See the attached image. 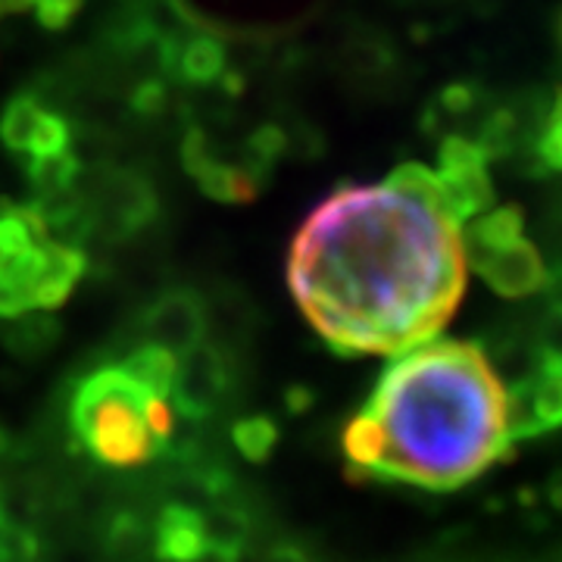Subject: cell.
<instances>
[{
	"mask_svg": "<svg viewBox=\"0 0 562 562\" xmlns=\"http://www.w3.org/2000/svg\"><path fill=\"white\" fill-rule=\"evenodd\" d=\"M465 216L441 176L406 162L335 191L306 216L288 284L306 322L344 357H397L438 338L465 294Z\"/></svg>",
	"mask_w": 562,
	"mask_h": 562,
	"instance_id": "6da1fadb",
	"label": "cell"
},
{
	"mask_svg": "<svg viewBox=\"0 0 562 562\" xmlns=\"http://www.w3.org/2000/svg\"><path fill=\"white\" fill-rule=\"evenodd\" d=\"M506 384L479 344L403 350L344 428L357 479L457 491L509 453Z\"/></svg>",
	"mask_w": 562,
	"mask_h": 562,
	"instance_id": "7a4b0ae2",
	"label": "cell"
},
{
	"mask_svg": "<svg viewBox=\"0 0 562 562\" xmlns=\"http://www.w3.org/2000/svg\"><path fill=\"white\" fill-rule=\"evenodd\" d=\"M172 413L169 397L140 382L125 362L91 372L69 401L76 441L88 457L116 469L154 460L172 438Z\"/></svg>",
	"mask_w": 562,
	"mask_h": 562,
	"instance_id": "3957f363",
	"label": "cell"
},
{
	"mask_svg": "<svg viewBox=\"0 0 562 562\" xmlns=\"http://www.w3.org/2000/svg\"><path fill=\"white\" fill-rule=\"evenodd\" d=\"M81 269L79 250L57 241L38 216L22 210L0 216V316L60 306Z\"/></svg>",
	"mask_w": 562,
	"mask_h": 562,
	"instance_id": "277c9868",
	"label": "cell"
},
{
	"mask_svg": "<svg viewBox=\"0 0 562 562\" xmlns=\"http://www.w3.org/2000/svg\"><path fill=\"white\" fill-rule=\"evenodd\" d=\"M465 262L503 297H528L547 284L538 247L528 241L519 210H484L462 228Z\"/></svg>",
	"mask_w": 562,
	"mask_h": 562,
	"instance_id": "5b68a950",
	"label": "cell"
},
{
	"mask_svg": "<svg viewBox=\"0 0 562 562\" xmlns=\"http://www.w3.org/2000/svg\"><path fill=\"white\" fill-rule=\"evenodd\" d=\"M509 441H531L562 428V362H535L513 387H506Z\"/></svg>",
	"mask_w": 562,
	"mask_h": 562,
	"instance_id": "8992f818",
	"label": "cell"
},
{
	"mask_svg": "<svg viewBox=\"0 0 562 562\" xmlns=\"http://www.w3.org/2000/svg\"><path fill=\"white\" fill-rule=\"evenodd\" d=\"M228 394V366L210 347H194L176 366V382L169 391L172 409L188 419H206Z\"/></svg>",
	"mask_w": 562,
	"mask_h": 562,
	"instance_id": "52a82bcc",
	"label": "cell"
},
{
	"mask_svg": "<svg viewBox=\"0 0 562 562\" xmlns=\"http://www.w3.org/2000/svg\"><path fill=\"white\" fill-rule=\"evenodd\" d=\"M154 553L160 562H228L216 550L203 506L169 503L154 528Z\"/></svg>",
	"mask_w": 562,
	"mask_h": 562,
	"instance_id": "ba28073f",
	"label": "cell"
},
{
	"mask_svg": "<svg viewBox=\"0 0 562 562\" xmlns=\"http://www.w3.org/2000/svg\"><path fill=\"white\" fill-rule=\"evenodd\" d=\"M3 138L13 150L25 154L41 166H60L66 162L69 132L66 122L47 113L35 101H16L3 116Z\"/></svg>",
	"mask_w": 562,
	"mask_h": 562,
	"instance_id": "9c48e42d",
	"label": "cell"
},
{
	"mask_svg": "<svg viewBox=\"0 0 562 562\" xmlns=\"http://www.w3.org/2000/svg\"><path fill=\"white\" fill-rule=\"evenodd\" d=\"M144 331H147L150 347H160L166 353H172L176 360H181L184 353L201 347L203 310L194 297L172 294L147 313Z\"/></svg>",
	"mask_w": 562,
	"mask_h": 562,
	"instance_id": "30bf717a",
	"label": "cell"
},
{
	"mask_svg": "<svg viewBox=\"0 0 562 562\" xmlns=\"http://www.w3.org/2000/svg\"><path fill=\"white\" fill-rule=\"evenodd\" d=\"M232 438H235V447H238L244 460L262 462L279 443V428H276V422L266 419V416H250V419H241L235 425Z\"/></svg>",
	"mask_w": 562,
	"mask_h": 562,
	"instance_id": "8fae6325",
	"label": "cell"
},
{
	"mask_svg": "<svg viewBox=\"0 0 562 562\" xmlns=\"http://www.w3.org/2000/svg\"><path fill=\"white\" fill-rule=\"evenodd\" d=\"M538 353L547 360L562 362V294L553 297L538 322Z\"/></svg>",
	"mask_w": 562,
	"mask_h": 562,
	"instance_id": "7c38bea8",
	"label": "cell"
},
{
	"mask_svg": "<svg viewBox=\"0 0 562 562\" xmlns=\"http://www.w3.org/2000/svg\"><path fill=\"white\" fill-rule=\"evenodd\" d=\"M7 10H29L35 13L44 25H63L79 10V0H0Z\"/></svg>",
	"mask_w": 562,
	"mask_h": 562,
	"instance_id": "4fadbf2b",
	"label": "cell"
},
{
	"mask_svg": "<svg viewBox=\"0 0 562 562\" xmlns=\"http://www.w3.org/2000/svg\"><path fill=\"white\" fill-rule=\"evenodd\" d=\"M538 157L550 169H562V94L553 103V110L547 113L541 138H538Z\"/></svg>",
	"mask_w": 562,
	"mask_h": 562,
	"instance_id": "5bb4252c",
	"label": "cell"
},
{
	"mask_svg": "<svg viewBox=\"0 0 562 562\" xmlns=\"http://www.w3.org/2000/svg\"><path fill=\"white\" fill-rule=\"evenodd\" d=\"M184 72L191 79H210L220 72V50L210 44V41H201L191 54H188V63H184Z\"/></svg>",
	"mask_w": 562,
	"mask_h": 562,
	"instance_id": "9a60e30c",
	"label": "cell"
},
{
	"mask_svg": "<svg viewBox=\"0 0 562 562\" xmlns=\"http://www.w3.org/2000/svg\"><path fill=\"white\" fill-rule=\"evenodd\" d=\"M10 522V494H7V484L0 482V528H7Z\"/></svg>",
	"mask_w": 562,
	"mask_h": 562,
	"instance_id": "2e32d148",
	"label": "cell"
},
{
	"mask_svg": "<svg viewBox=\"0 0 562 562\" xmlns=\"http://www.w3.org/2000/svg\"><path fill=\"white\" fill-rule=\"evenodd\" d=\"M550 497H553V503L557 506H562V472L553 479V487H550Z\"/></svg>",
	"mask_w": 562,
	"mask_h": 562,
	"instance_id": "e0dca14e",
	"label": "cell"
},
{
	"mask_svg": "<svg viewBox=\"0 0 562 562\" xmlns=\"http://www.w3.org/2000/svg\"><path fill=\"white\" fill-rule=\"evenodd\" d=\"M7 453H10V435H7L3 425H0V460H3Z\"/></svg>",
	"mask_w": 562,
	"mask_h": 562,
	"instance_id": "ac0fdd59",
	"label": "cell"
}]
</instances>
